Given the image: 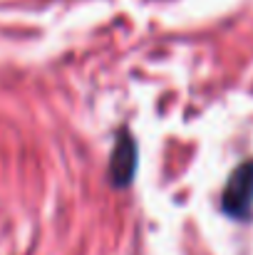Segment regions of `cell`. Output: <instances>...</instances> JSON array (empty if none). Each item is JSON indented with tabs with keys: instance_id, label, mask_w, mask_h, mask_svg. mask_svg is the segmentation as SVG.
Returning <instances> with one entry per match:
<instances>
[{
	"instance_id": "7a4b0ae2",
	"label": "cell",
	"mask_w": 253,
	"mask_h": 255,
	"mask_svg": "<svg viewBox=\"0 0 253 255\" xmlns=\"http://www.w3.org/2000/svg\"><path fill=\"white\" fill-rule=\"evenodd\" d=\"M137 171V149L127 131L119 134V141L114 144V151L109 156V181L119 188L129 186L132 176Z\"/></svg>"
},
{
	"instance_id": "6da1fadb",
	"label": "cell",
	"mask_w": 253,
	"mask_h": 255,
	"mask_svg": "<svg viewBox=\"0 0 253 255\" xmlns=\"http://www.w3.org/2000/svg\"><path fill=\"white\" fill-rule=\"evenodd\" d=\"M221 206L229 216L234 218H249L253 208V161L241 164L239 169L231 173L224 196H221Z\"/></svg>"
}]
</instances>
